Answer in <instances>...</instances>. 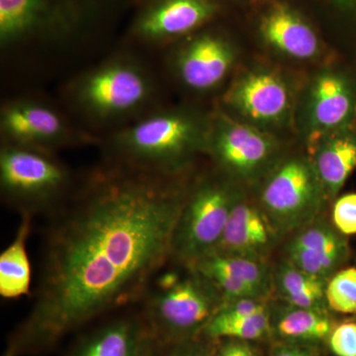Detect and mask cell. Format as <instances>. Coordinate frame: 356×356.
Instances as JSON below:
<instances>
[{"instance_id":"5bb4252c","label":"cell","mask_w":356,"mask_h":356,"mask_svg":"<svg viewBox=\"0 0 356 356\" xmlns=\"http://www.w3.org/2000/svg\"><path fill=\"white\" fill-rule=\"evenodd\" d=\"M261 35L267 43L296 58H310L318 50V40L311 26L286 6H276L261 19Z\"/></svg>"},{"instance_id":"e0dca14e","label":"cell","mask_w":356,"mask_h":356,"mask_svg":"<svg viewBox=\"0 0 356 356\" xmlns=\"http://www.w3.org/2000/svg\"><path fill=\"white\" fill-rule=\"evenodd\" d=\"M32 222V216L22 215L13 242L0 254V295L2 298L18 299L30 293L32 269L27 242Z\"/></svg>"},{"instance_id":"52a82bcc","label":"cell","mask_w":356,"mask_h":356,"mask_svg":"<svg viewBox=\"0 0 356 356\" xmlns=\"http://www.w3.org/2000/svg\"><path fill=\"white\" fill-rule=\"evenodd\" d=\"M92 13L72 0H0V42L8 47L30 39L67 38Z\"/></svg>"},{"instance_id":"5b68a950","label":"cell","mask_w":356,"mask_h":356,"mask_svg":"<svg viewBox=\"0 0 356 356\" xmlns=\"http://www.w3.org/2000/svg\"><path fill=\"white\" fill-rule=\"evenodd\" d=\"M76 184L55 153L2 144L0 189L2 198L22 215L55 212L70 197Z\"/></svg>"},{"instance_id":"7402d4cb","label":"cell","mask_w":356,"mask_h":356,"mask_svg":"<svg viewBox=\"0 0 356 356\" xmlns=\"http://www.w3.org/2000/svg\"><path fill=\"white\" fill-rule=\"evenodd\" d=\"M351 102L348 88L339 77L325 76L314 90V116L318 125L332 128L346 120Z\"/></svg>"},{"instance_id":"8fae6325","label":"cell","mask_w":356,"mask_h":356,"mask_svg":"<svg viewBox=\"0 0 356 356\" xmlns=\"http://www.w3.org/2000/svg\"><path fill=\"white\" fill-rule=\"evenodd\" d=\"M233 53L228 43L212 34L198 35L177 54L178 79L187 88L204 91L216 88L228 74Z\"/></svg>"},{"instance_id":"4fadbf2b","label":"cell","mask_w":356,"mask_h":356,"mask_svg":"<svg viewBox=\"0 0 356 356\" xmlns=\"http://www.w3.org/2000/svg\"><path fill=\"white\" fill-rule=\"evenodd\" d=\"M215 158L227 170L250 173L261 168L271 153L270 142L247 126H224L209 140Z\"/></svg>"},{"instance_id":"44dd1931","label":"cell","mask_w":356,"mask_h":356,"mask_svg":"<svg viewBox=\"0 0 356 356\" xmlns=\"http://www.w3.org/2000/svg\"><path fill=\"white\" fill-rule=\"evenodd\" d=\"M334 327L325 310L293 306L281 314L276 324L281 337L294 341H323L329 339Z\"/></svg>"},{"instance_id":"f546056e","label":"cell","mask_w":356,"mask_h":356,"mask_svg":"<svg viewBox=\"0 0 356 356\" xmlns=\"http://www.w3.org/2000/svg\"><path fill=\"white\" fill-rule=\"evenodd\" d=\"M215 356H257L254 348L247 341L229 339V341L222 344Z\"/></svg>"},{"instance_id":"7a4b0ae2","label":"cell","mask_w":356,"mask_h":356,"mask_svg":"<svg viewBox=\"0 0 356 356\" xmlns=\"http://www.w3.org/2000/svg\"><path fill=\"white\" fill-rule=\"evenodd\" d=\"M173 262L177 267L168 268V262L140 301L147 330L165 346L202 334L224 304L219 290L195 267Z\"/></svg>"},{"instance_id":"30bf717a","label":"cell","mask_w":356,"mask_h":356,"mask_svg":"<svg viewBox=\"0 0 356 356\" xmlns=\"http://www.w3.org/2000/svg\"><path fill=\"white\" fill-rule=\"evenodd\" d=\"M217 7L214 0H149L134 21L132 32L145 43L163 44L202 27Z\"/></svg>"},{"instance_id":"484cf974","label":"cell","mask_w":356,"mask_h":356,"mask_svg":"<svg viewBox=\"0 0 356 356\" xmlns=\"http://www.w3.org/2000/svg\"><path fill=\"white\" fill-rule=\"evenodd\" d=\"M325 302L332 311L356 314V268L343 269L332 276L325 287Z\"/></svg>"},{"instance_id":"d6986e66","label":"cell","mask_w":356,"mask_h":356,"mask_svg":"<svg viewBox=\"0 0 356 356\" xmlns=\"http://www.w3.org/2000/svg\"><path fill=\"white\" fill-rule=\"evenodd\" d=\"M327 283V280L301 270L289 261L281 264L276 273L275 284L281 296L290 306L298 308L325 310Z\"/></svg>"},{"instance_id":"3957f363","label":"cell","mask_w":356,"mask_h":356,"mask_svg":"<svg viewBox=\"0 0 356 356\" xmlns=\"http://www.w3.org/2000/svg\"><path fill=\"white\" fill-rule=\"evenodd\" d=\"M156 93L151 72L129 56L109 58L83 72L67 90L70 106L98 126L132 123L142 118L156 109Z\"/></svg>"},{"instance_id":"2e32d148","label":"cell","mask_w":356,"mask_h":356,"mask_svg":"<svg viewBox=\"0 0 356 356\" xmlns=\"http://www.w3.org/2000/svg\"><path fill=\"white\" fill-rule=\"evenodd\" d=\"M231 100L254 120L274 121L287 108L288 92L277 77L261 72L241 81L232 92Z\"/></svg>"},{"instance_id":"7c38bea8","label":"cell","mask_w":356,"mask_h":356,"mask_svg":"<svg viewBox=\"0 0 356 356\" xmlns=\"http://www.w3.org/2000/svg\"><path fill=\"white\" fill-rule=\"evenodd\" d=\"M274 229L268 218L238 200L213 254L238 255L261 261L273 245Z\"/></svg>"},{"instance_id":"ba28073f","label":"cell","mask_w":356,"mask_h":356,"mask_svg":"<svg viewBox=\"0 0 356 356\" xmlns=\"http://www.w3.org/2000/svg\"><path fill=\"white\" fill-rule=\"evenodd\" d=\"M2 144L57 149L89 142L60 111L40 100L19 98L3 105L0 112Z\"/></svg>"},{"instance_id":"83f0119b","label":"cell","mask_w":356,"mask_h":356,"mask_svg":"<svg viewBox=\"0 0 356 356\" xmlns=\"http://www.w3.org/2000/svg\"><path fill=\"white\" fill-rule=\"evenodd\" d=\"M329 343L337 356H356V322H344L334 327Z\"/></svg>"},{"instance_id":"8992f818","label":"cell","mask_w":356,"mask_h":356,"mask_svg":"<svg viewBox=\"0 0 356 356\" xmlns=\"http://www.w3.org/2000/svg\"><path fill=\"white\" fill-rule=\"evenodd\" d=\"M238 201L220 180H203L187 194L173 236L172 261L193 266L212 254Z\"/></svg>"},{"instance_id":"9c48e42d","label":"cell","mask_w":356,"mask_h":356,"mask_svg":"<svg viewBox=\"0 0 356 356\" xmlns=\"http://www.w3.org/2000/svg\"><path fill=\"white\" fill-rule=\"evenodd\" d=\"M318 182L317 173L301 161H288L274 172L261 198L274 229L290 232L314 222L320 202Z\"/></svg>"},{"instance_id":"cb8c5ba5","label":"cell","mask_w":356,"mask_h":356,"mask_svg":"<svg viewBox=\"0 0 356 356\" xmlns=\"http://www.w3.org/2000/svg\"><path fill=\"white\" fill-rule=\"evenodd\" d=\"M288 261L301 270L329 281L336 270L346 261L348 252L315 250L307 248H287Z\"/></svg>"},{"instance_id":"4316f807","label":"cell","mask_w":356,"mask_h":356,"mask_svg":"<svg viewBox=\"0 0 356 356\" xmlns=\"http://www.w3.org/2000/svg\"><path fill=\"white\" fill-rule=\"evenodd\" d=\"M332 220L337 231L343 235L356 234V193L346 194L337 201Z\"/></svg>"},{"instance_id":"1f68e13d","label":"cell","mask_w":356,"mask_h":356,"mask_svg":"<svg viewBox=\"0 0 356 356\" xmlns=\"http://www.w3.org/2000/svg\"><path fill=\"white\" fill-rule=\"evenodd\" d=\"M309 356H317V355H316V353H311V355H309Z\"/></svg>"},{"instance_id":"d4e9b609","label":"cell","mask_w":356,"mask_h":356,"mask_svg":"<svg viewBox=\"0 0 356 356\" xmlns=\"http://www.w3.org/2000/svg\"><path fill=\"white\" fill-rule=\"evenodd\" d=\"M288 248L348 252V243L341 234L323 222H313L300 229Z\"/></svg>"},{"instance_id":"f1b7e54d","label":"cell","mask_w":356,"mask_h":356,"mask_svg":"<svg viewBox=\"0 0 356 356\" xmlns=\"http://www.w3.org/2000/svg\"><path fill=\"white\" fill-rule=\"evenodd\" d=\"M168 348L170 350L165 356H215L216 355L209 341L197 339V337L173 344L168 346Z\"/></svg>"},{"instance_id":"ffe728a7","label":"cell","mask_w":356,"mask_h":356,"mask_svg":"<svg viewBox=\"0 0 356 356\" xmlns=\"http://www.w3.org/2000/svg\"><path fill=\"white\" fill-rule=\"evenodd\" d=\"M356 168V140L339 138L325 145L317 156L316 173L325 191L334 195Z\"/></svg>"},{"instance_id":"ac0fdd59","label":"cell","mask_w":356,"mask_h":356,"mask_svg":"<svg viewBox=\"0 0 356 356\" xmlns=\"http://www.w3.org/2000/svg\"><path fill=\"white\" fill-rule=\"evenodd\" d=\"M193 266L206 278H228L250 288L261 299L268 294L273 283L264 262L238 255L212 254Z\"/></svg>"},{"instance_id":"4dcf8cb0","label":"cell","mask_w":356,"mask_h":356,"mask_svg":"<svg viewBox=\"0 0 356 356\" xmlns=\"http://www.w3.org/2000/svg\"><path fill=\"white\" fill-rule=\"evenodd\" d=\"M165 348L166 346L159 343L158 339L147 330L137 356H165L163 353Z\"/></svg>"},{"instance_id":"277c9868","label":"cell","mask_w":356,"mask_h":356,"mask_svg":"<svg viewBox=\"0 0 356 356\" xmlns=\"http://www.w3.org/2000/svg\"><path fill=\"white\" fill-rule=\"evenodd\" d=\"M201 143L198 122L177 110H153L117 129L106 140L107 161L136 170L179 175Z\"/></svg>"},{"instance_id":"603a6c76","label":"cell","mask_w":356,"mask_h":356,"mask_svg":"<svg viewBox=\"0 0 356 356\" xmlns=\"http://www.w3.org/2000/svg\"><path fill=\"white\" fill-rule=\"evenodd\" d=\"M270 325L268 311L245 318H226L216 314L204 327L202 334L212 339L252 341L268 334Z\"/></svg>"},{"instance_id":"9a60e30c","label":"cell","mask_w":356,"mask_h":356,"mask_svg":"<svg viewBox=\"0 0 356 356\" xmlns=\"http://www.w3.org/2000/svg\"><path fill=\"white\" fill-rule=\"evenodd\" d=\"M147 331L140 312L123 316L86 337L70 356H137Z\"/></svg>"},{"instance_id":"6da1fadb","label":"cell","mask_w":356,"mask_h":356,"mask_svg":"<svg viewBox=\"0 0 356 356\" xmlns=\"http://www.w3.org/2000/svg\"><path fill=\"white\" fill-rule=\"evenodd\" d=\"M177 177L106 159L74 187L50 215L31 309L2 356L44 353L103 314L142 301L172 259L188 194Z\"/></svg>"}]
</instances>
